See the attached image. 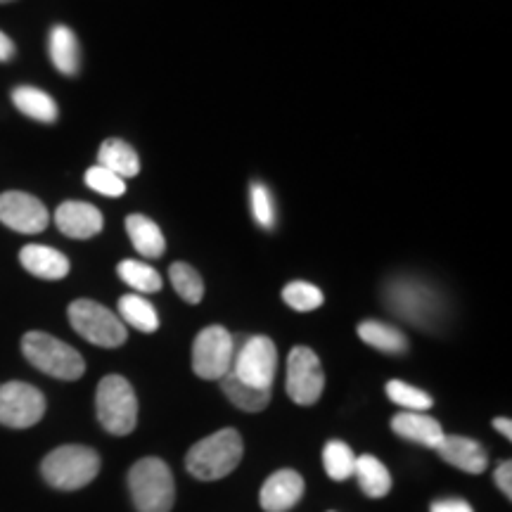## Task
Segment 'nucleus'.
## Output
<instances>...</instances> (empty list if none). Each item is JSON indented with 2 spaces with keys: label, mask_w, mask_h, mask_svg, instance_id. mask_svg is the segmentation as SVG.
Here are the masks:
<instances>
[{
  "label": "nucleus",
  "mask_w": 512,
  "mask_h": 512,
  "mask_svg": "<svg viewBox=\"0 0 512 512\" xmlns=\"http://www.w3.org/2000/svg\"><path fill=\"white\" fill-rule=\"evenodd\" d=\"M242 460V437L238 430H219L190 448L185 465L192 477L202 482L228 477Z\"/></svg>",
  "instance_id": "1"
},
{
  "label": "nucleus",
  "mask_w": 512,
  "mask_h": 512,
  "mask_svg": "<svg viewBox=\"0 0 512 512\" xmlns=\"http://www.w3.org/2000/svg\"><path fill=\"white\" fill-rule=\"evenodd\" d=\"M128 489L138 512H171L174 508L176 484L164 460H138L128 472Z\"/></svg>",
  "instance_id": "2"
},
{
  "label": "nucleus",
  "mask_w": 512,
  "mask_h": 512,
  "mask_svg": "<svg viewBox=\"0 0 512 512\" xmlns=\"http://www.w3.org/2000/svg\"><path fill=\"white\" fill-rule=\"evenodd\" d=\"M43 479L60 491H76L91 484L100 472V456L88 446H60L41 465Z\"/></svg>",
  "instance_id": "3"
},
{
  "label": "nucleus",
  "mask_w": 512,
  "mask_h": 512,
  "mask_svg": "<svg viewBox=\"0 0 512 512\" xmlns=\"http://www.w3.org/2000/svg\"><path fill=\"white\" fill-rule=\"evenodd\" d=\"M22 351L31 366L57 380L72 382L86 373V361L79 351L48 332H27L22 339Z\"/></svg>",
  "instance_id": "4"
},
{
  "label": "nucleus",
  "mask_w": 512,
  "mask_h": 512,
  "mask_svg": "<svg viewBox=\"0 0 512 512\" xmlns=\"http://www.w3.org/2000/svg\"><path fill=\"white\" fill-rule=\"evenodd\" d=\"M95 408H98L100 425L114 437H126V434L136 430L138 399L126 377H102L98 394H95Z\"/></svg>",
  "instance_id": "5"
},
{
  "label": "nucleus",
  "mask_w": 512,
  "mask_h": 512,
  "mask_svg": "<svg viewBox=\"0 0 512 512\" xmlns=\"http://www.w3.org/2000/svg\"><path fill=\"white\" fill-rule=\"evenodd\" d=\"M69 323L79 332L83 339L95 344V347L114 349L128 339V332L124 328V320L114 316L110 309L91 299H76L69 306Z\"/></svg>",
  "instance_id": "6"
},
{
  "label": "nucleus",
  "mask_w": 512,
  "mask_h": 512,
  "mask_svg": "<svg viewBox=\"0 0 512 512\" xmlns=\"http://www.w3.org/2000/svg\"><path fill=\"white\" fill-rule=\"evenodd\" d=\"M235 339L221 325L204 328L192 347V370L202 380H223L233 368Z\"/></svg>",
  "instance_id": "7"
},
{
  "label": "nucleus",
  "mask_w": 512,
  "mask_h": 512,
  "mask_svg": "<svg viewBox=\"0 0 512 512\" xmlns=\"http://www.w3.org/2000/svg\"><path fill=\"white\" fill-rule=\"evenodd\" d=\"M275 368H278V349H275L273 339L256 335L249 337L238 354H235L230 373L238 377L240 382L249 384V387L271 392Z\"/></svg>",
  "instance_id": "8"
},
{
  "label": "nucleus",
  "mask_w": 512,
  "mask_h": 512,
  "mask_svg": "<svg viewBox=\"0 0 512 512\" xmlns=\"http://www.w3.org/2000/svg\"><path fill=\"white\" fill-rule=\"evenodd\" d=\"M46 413V399L27 382L0 384V425L12 430L34 427Z\"/></svg>",
  "instance_id": "9"
},
{
  "label": "nucleus",
  "mask_w": 512,
  "mask_h": 512,
  "mask_svg": "<svg viewBox=\"0 0 512 512\" xmlns=\"http://www.w3.org/2000/svg\"><path fill=\"white\" fill-rule=\"evenodd\" d=\"M325 389L320 358L309 347H294L287 358V394L299 406H313Z\"/></svg>",
  "instance_id": "10"
},
{
  "label": "nucleus",
  "mask_w": 512,
  "mask_h": 512,
  "mask_svg": "<svg viewBox=\"0 0 512 512\" xmlns=\"http://www.w3.org/2000/svg\"><path fill=\"white\" fill-rule=\"evenodd\" d=\"M387 304L399 313L401 318L411 320L418 328H427L437 318L439 302L425 285L413 280H399L387 290Z\"/></svg>",
  "instance_id": "11"
},
{
  "label": "nucleus",
  "mask_w": 512,
  "mask_h": 512,
  "mask_svg": "<svg viewBox=\"0 0 512 512\" xmlns=\"http://www.w3.org/2000/svg\"><path fill=\"white\" fill-rule=\"evenodd\" d=\"M0 223L24 235L43 233L48 228V209L38 197L27 192H3L0 195Z\"/></svg>",
  "instance_id": "12"
},
{
  "label": "nucleus",
  "mask_w": 512,
  "mask_h": 512,
  "mask_svg": "<svg viewBox=\"0 0 512 512\" xmlns=\"http://www.w3.org/2000/svg\"><path fill=\"white\" fill-rule=\"evenodd\" d=\"M55 223L60 228V233L74 240H88L93 235H98L102 230L100 209H95L88 202H64L55 211Z\"/></svg>",
  "instance_id": "13"
},
{
  "label": "nucleus",
  "mask_w": 512,
  "mask_h": 512,
  "mask_svg": "<svg viewBox=\"0 0 512 512\" xmlns=\"http://www.w3.org/2000/svg\"><path fill=\"white\" fill-rule=\"evenodd\" d=\"M304 496V479L294 470H278L261 486V508L266 512H287Z\"/></svg>",
  "instance_id": "14"
},
{
  "label": "nucleus",
  "mask_w": 512,
  "mask_h": 512,
  "mask_svg": "<svg viewBox=\"0 0 512 512\" xmlns=\"http://www.w3.org/2000/svg\"><path fill=\"white\" fill-rule=\"evenodd\" d=\"M437 453L448 465L458 467L467 475H479V472L486 470V463H489L484 446L479 441L456 437V434H444V439L437 446Z\"/></svg>",
  "instance_id": "15"
},
{
  "label": "nucleus",
  "mask_w": 512,
  "mask_h": 512,
  "mask_svg": "<svg viewBox=\"0 0 512 512\" xmlns=\"http://www.w3.org/2000/svg\"><path fill=\"white\" fill-rule=\"evenodd\" d=\"M19 261L31 275L41 280H62L69 273V259L46 245H27L19 252Z\"/></svg>",
  "instance_id": "16"
},
{
  "label": "nucleus",
  "mask_w": 512,
  "mask_h": 512,
  "mask_svg": "<svg viewBox=\"0 0 512 512\" xmlns=\"http://www.w3.org/2000/svg\"><path fill=\"white\" fill-rule=\"evenodd\" d=\"M392 430L403 439L415 441V444L430 446V448H437L439 441L444 439V430H441V425L427 413L403 411L399 415H394Z\"/></svg>",
  "instance_id": "17"
},
{
  "label": "nucleus",
  "mask_w": 512,
  "mask_h": 512,
  "mask_svg": "<svg viewBox=\"0 0 512 512\" xmlns=\"http://www.w3.org/2000/svg\"><path fill=\"white\" fill-rule=\"evenodd\" d=\"M48 50H50V60L57 67V72L74 76L79 74L81 67V46H79V38L69 27H57L50 29L48 36Z\"/></svg>",
  "instance_id": "18"
},
{
  "label": "nucleus",
  "mask_w": 512,
  "mask_h": 512,
  "mask_svg": "<svg viewBox=\"0 0 512 512\" xmlns=\"http://www.w3.org/2000/svg\"><path fill=\"white\" fill-rule=\"evenodd\" d=\"M126 230L133 247H136V252L143 254L145 259H157V256L164 254L166 240L162 230H159V226L152 219L140 214H131L126 219Z\"/></svg>",
  "instance_id": "19"
},
{
  "label": "nucleus",
  "mask_w": 512,
  "mask_h": 512,
  "mask_svg": "<svg viewBox=\"0 0 512 512\" xmlns=\"http://www.w3.org/2000/svg\"><path fill=\"white\" fill-rule=\"evenodd\" d=\"M98 162L105 169H110L112 174L126 178H133L140 171V159L131 145L124 143V140L110 138L100 145Z\"/></svg>",
  "instance_id": "20"
},
{
  "label": "nucleus",
  "mask_w": 512,
  "mask_h": 512,
  "mask_svg": "<svg viewBox=\"0 0 512 512\" xmlns=\"http://www.w3.org/2000/svg\"><path fill=\"white\" fill-rule=\"evenodd\" d=\"M358 337L377 351H384V354H403L408 349V339L399 328L394 325L380 323V320H363L358 325Z\"/></svg>",
  "instance_id": "21"
},
{
  "label": "nucleus",
  "mask_w": 512,
  "mask_h": 512,
  "mask_svg": "<svg viewBox=\"0 0 512 512\" xmlns=\"http://www.w3.org/2000/svg\"><path fill=\"white\" fill-rule=\"evenodd\" d=\"M12 102L29 119L41 121V124H53L57 121V105L48 93L38 91L34 86H19L12 91Z\"/></svg>",
  "instance_id": "22"
},
{
  "label": "nucleus",
  "mask_w": 512,
  "mask_h": 512,
  "mask_svg": "<svg viewBox=\"0 0 512 512\" xmlns=\"http://www.w3.org/2000/svg\"><path fill=\"white\" fill-rule=\"evenodd\" d=\"M354 475L358 477L363 494L370 498H382L392 491V475L375 456H356Z\"/></svg>",
  "instance_id": "23"
},
{
  "label": "nucleus",
  "mask_w": 512,
  "mask_h": 512,
  "mask_svg": "<svg viewBox=\"0 0 512 512\" xmlns=\"http://www.w3.org/2000/svg\"><path fill=\"white\" fill-rule=\"evenodd\" d=\"M221 387L230 399V403H233V406H238L240 411L259 413V411H264L268 403H271V392H266V389L249 387V384L240 382L233 373H228L226 377H223Z\"/></svg>",
  "instance_id": "24"
},
{
  "label": "nucleus",
  "mask_w": 512,
  "mask_h": 512,
  "mask_svg": "<svg viewBox=\"0 0 512 512\" xmlns=\"http://www.w3.org/2000/svg\"><path fill=\"white\" fill-rule=\"evenodd\" d=\"M119 313L131 328L140 332H155L159 328V316L155 306L147 302L140 294H126L119 299Z\"/></svg>",
  "instance_id": "25"
},
{
  "label": "nucleus",
  "mask_w": 512,
  "mask_h": 512,
  "mask_svg": "<svg viewBox=\"0 0 512 512\" xmlns=\"http://www.w3.org/2000/svg\"><path fill=\"white\" fill-rule=\"evenodd\" d=\"M117 271L119 278L140 294H155L162 290V275H159L152 266L143 264V261H121Z\"/></svg>",
  "instance_id": "26"
},
{
  "label": "nucleus",
  "mask_w": 512,
  "mask_h": 512,
  "mask_svg": "<svg viewBox=\"0 0 512 512\" xmlns=\"http://www.w3.org/2000/svg\"><path fill=\"white\" fill-rule=\"evenodd\" d=\"M323 465L330 479H335V482H344V479L354 475L356 453L351 451V446L344 444V441H330L323 451Z\"/></svg>",
  "instance_id": "27"
},
{
  "label": "nucleus",
  "mask_w": 512,
  "mask_h": 512,
  "mask_svg": "<svg viewBox=\"0 0 512 512\" xmlns=\"http://www.w3.org/2000/svg\"><path fill=\"white\" fill-rule=\"evenodd\" d=\"M169 278L174 290L181 294L188 304H200L204 297V283L200 273L195 271L190 264H174L169 268Z\"/></svg>",
  "instance_id": "28"
},
{
  "label": "nucleus",
  "mask_w": 512,
  "mask_h": 512,
  "mask_svg": "<svg viewBox=\"0 0 512 512\" xmlns=\"http://www.w3.org/2000/svg\"><path fill=\"white\" fill-rule=\"evenodd\" d=\"M387 396L396 403V406L406 408V411L425 413L432 408L430 394L422 392V389H418V387H411V384H406L401 380H392L387 384Z\"/></svg>",
  "instance_id": "29"
},
{
  "label": "nucleus",
  "mask_w": 512,
  "mask_h": 512,
  "mask_svg": "<svg viewBox=\"0 0 512 512\" xmlns=\"http://www.w3.org/2000/svg\"><path fill=\"white\" fill-rule=\"evenodd\" d=\"M283 299L290 309L309 313L323 304V292H320L316 285L304 283V280H297V283H290L285 287Z\"/></svg>",
  "instance_id": "30"
},
{
  "label": "nucleus",
  "mask_w": 512,
  "mask_h": 512,
  "mask_svg": "<svg viewBox=\"0 0 512 512\" xmlns=\"http://www.w3.org/2000/svg\"><path fill=\"white\" fill-rule=\"evenodd\" d=\"M86 185L105 197H121L126 192L124 178L112 174L110 169H105V166H100V164L91 166V169L86 171Z\"/></svg>",
  "instance_id": "31"
},
{
  "label": "nucleus",
  "mask_w": 512,
  "mask_h": 512,
  "mask_svg": "<svg viewBox=\"0 0 512 512\" xmlns=\"http://www.w3.org/2000/svg\"><path fill=\"white\" fill-rule=\"evenodd\" d=\"M249 195H252V214L254 221L259 223L261 228L271 230L275 226V207L273 197L264 183H252L249 188Z\"/></svg>",
  "instance_id": "32"
},
{
  "label": "nucleus",
  "mask_w": 512,
  "mask_h": 512,
  "mask_svg": "<svg viewBox=\"0 0 512 512\" xmlns=\"http://www.w3.org/2000/svg\"><path fill=\"white\" fill-rule=\"evenodd\" d=\"M496 484H498V489H501L505 494V498L510 501V498H512V463H510V460H505V463L498 465Z\"/></svg>",
  "instance_id": "33"
},
{
  "label": "nucleus",
  "mask_w": 512,
  "mask_h": 512,
  "mask_svg": "<svg viewBox=\"0 0 512 512\" xmlns=\"http://www.w3.org/2000/svg\"><path fill=\"white\" fill-rule=\"evenodd\" d=\"M432 512H475L472 505L463 498H444V501L432 503Z\"/></svg>",
  "instance_id": "34"
},
{
  "label": "nucleus",
  "mask_w": 512,
  "mask_h": 512,
  "mask_svg": "<svg viewBox=\"0 0 512 512\" xmlns=\"http://www.w3.org/2000/svg\"><path fill=\"white\" fill-rule=\"evenodd\" d=\"M12 57H15V43H12L10 36L0 31V62H10Z\"/></svg>",
  "instance_id": "35"
},
{
  "label": "nucleus",
  "mask_w": 512,
  "mask_h": 512,
  "mask_svg": "<svg viewBox=\"0 0 512 512\" xmlns=\"http://www.w3.org/2000/svg\"><path fill=\"white\" fill-rule=\"evenodd\" d=\"M494 427L503 434L505 439H508V441L512 439V422H510V418H496L494 420Z\"/></svg>",
  "instance_id": "36"
},
{
  "label": "nucleus",
  "mask_w": 512,
  "mask_h": 512,
  "mask_svg": "<svg viewBox=\"0 0 512 512\" xmlns=\"http://www.w3.org/2000/svg\"><path fill=\"white\" fill-rule=\"evenodd\" d=\"M3 3H12V0H0V5H3Z\"/></svg>",
  "instance_id": "37"
}]
</instances>
